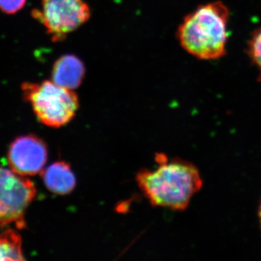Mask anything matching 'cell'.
<instances>
[{
    "label": "cell",
    "instance_id": "52a82bcc",
    "mask_svg": "<svg viewBox=\"0 0 261 261\" xmlns=\"http://www.w3.org/2000/svg\"><path fill=\"white\" fill-rule=\"evenodd\" d=\"M83 62L73 55H65L57 60L51 71V81L68 89L80 87L85 76Z\"/></svg>",
    "mask_w": 261,
    "mask_h": 261
},
{
    "label": "cell",
    "instance_id": "6da1fadb",
    "mask_svg": "<svg viewBox=\"0 0 261 261\" xmlns=\"http://www.w3.org/2000/svg\"><path fill=\"white\" fill-rule=\"evenodd\" d=\"M157 168L142 170L137 175L141 191L154 206L174 211L185 210L193 196L202 186L198 169L180 159L168 161L158 154Z\"/></svg>",
    "mask_w": 261,
    "mask_h": 261
},
{
    "label": "cell",
    "instance_id": "9c48e42d",
    "mask_svg": "<svg viewBox=\"0 0 261 261\" xmlns=\"http://www.w3.org/2000/svg\"><path fill=\"white\" fill-rule=\"evenodd\" d=\"M23 260L20 234L10 228L0 233V261Z\"/></svg>",
    "mask_w": 261,
    "mask_h": 261
},
{
    "label": "cell",
    "instance_id": "3957f363",
    "mask_svg": "<svg viewBox=\"0 0 261 261\" xmlns=\"http://www.w3.org/2000/svg\"><path fill=\"white\" fill-rule=\"evenodd\" d=\"M24 97L32 104L38 119L46 126L59 128L74 118L80 106L79 98L71 89L53 81L40 84L24 83Z\"/></svg>",
    "mask_w": 261,
    "mask_h": 261
},
{
    "label": "cell",
    "instance_id": "ba28073f",
    "mask_svg": "<svg viewBox=\"0 0 261 261\" xmlns=\"http://www.w3.org/2000/svg\"><path fill=\"white\" fill-rule=\"evenodd\" d=\"M42 176L48 190L57 195H68L76 185L74 173L69 165L62 161L50 165L43 171Z\"/></svg>",
    "mask_w": 261,
    "mask_h": 261
},
{
    "label": "cell",
    "instance_id": "7a4b0ae2",
    "mask_svg": "<svg viewBox=\"0 0 261 261\" xmlns=\"http://www.w3.org/2000/svg\"><path fill=\"white\" fill-rule=\"evenodd\" d=\"M229 11L221 2L201 5L187 15L178 29L181 47L201 60L219 59L226 54Z\"/></svg>",
    "mask_w": 261,
    "mask_h": 261
},
{
    "label": "cell",
    "instance_id": "277c9868",
    "mask_svg": "<svg viewBox=\"0 0 261 261\" xmlns=\"http://www.w3.org/2000/svg\"><path fill=\"white\" fill-rule=\"evenodd\" d=\"M35 195L29 178L0 166V227L14 224L19 229L25 228V211Z\"/></svg>",
    "mask_w": 261,
    "mask_h": 261
},
{
    "label": "cell",
    "instance_id": "8fae6325",
    "mask_svg": "<svg viewBox=\"0 0 261 261\" xmlns=\"http://www.w3.org/2000/svg\"><path fill=\"white\" fill-rule=\"evenodd\" d=\"M27 0H0V10L6 13H16L21 10Z\"/></svg>",
    "mask_w": 261,
    "mask_h": 261
},
{
    "label": "cell",
    "instance_id": "7c38bea8",
    "mask_svg": "<svg viewBox=\"0 0 261 261\" xmlns=\"http://www.w3.org/2000/svg\"><path fill=\"white\" fill-rule=\"evenodd\" d=\"M257 216H258L259 223H260V226L261 228V201H260V205H259L258 215H257Z\"/></svg>",
    "mask_w": 261,
    "mask_h": 261
},
{
    "label": "cell",
    "instance_id": "8992f818",
    "mask_svg": "<svg viewBox=\"0 0 261 261\" xmlns=\"http://www.w3.org/2000/svg\"><path fill=\"white\" fill-rule=\"evenodd\" d=\"M8 159L14 172L34 176L42 171L47 162V146L34 135L18 137L10 145Z\"/></svg>",
    "mask_w": 261,
    "mask_h": 261
},
{
    "label": "cell",
    "instance_id": "30bf717a",
    "mask_svg": "<svg viewBox=\"0 0 261 261\" xmlns=\"http://www.w3.org/2000/svg\"><path fill=\"white\" fill-rule=\"evenodd\" d=\"M249 55L258 69V79L261 82V29L257 30L250 39Z\"/></svg>",
    "mask_w": 261,
    "mask_h": 261
},
{
    "label": "cell",
    "instance_id": "5b68a950",
    "mask_svg": "<svg viewBox=\"0 0 261 261\" xmlns=\"http://www.w3.org/2000/svg\"><path fill=\"white\" fill-rule=\"evenodd\" d=\"M32 14L53 42H61L88 21L91 10L84 0H42V9L34 10Z\"/></svg>",
    "mask_w": 261,
    "mask_h": 261
}]
</instances>
